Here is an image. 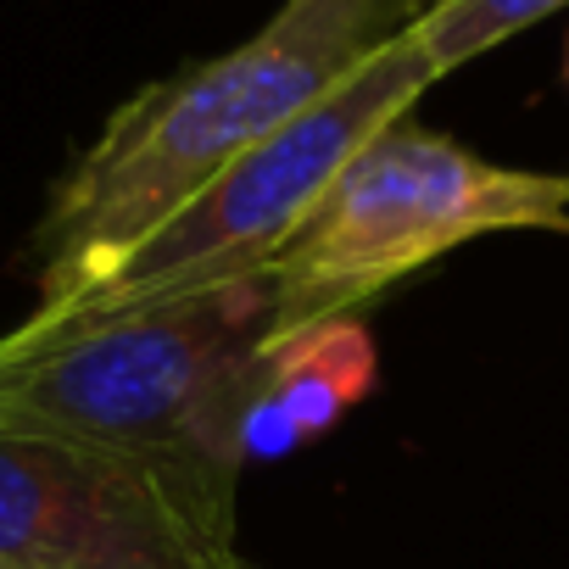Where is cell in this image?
Here are the masks:
<instances>
[{"label":"cell","instance_id":"6da1fadb","mask_svg":"<svg viewBox=\"0 0 569 569\" xmlns=\"http://www.w3.org/2000/svg\"><path fill=\"white\" fill-rule=\"evenodd\" d=\"M436 0H284L234 51L129 96L73 157L34 229L40 308H68L229 162L302 118Z\"/></svg>","mask_w":569,"mask_h":569},{"label":"cell","instance_id":"7a4b0ae2","mask_svg":"<svg viewBox=\"0 0 569 569\" xmlns=\"http://www.w3.org/2000/svg\"><path fill=\"white\" fill-rule=\"evenodd\" d=\"M268 358V273L173 302L29 313L0 336V413L146 458L234 508L240 430Z\"/></svg>","mask_w":569,"mask_h":569},{"label":"cell","instance_id":"3957f363","mask_svg":"<svg viewBox=\"0 0 569 569\" xmlns=\"http://www.w3.org/2000/svg\"><path fill=\"white\" fill-rule=\"evenodd\" d=\"M502 229L569 234V173L486 162L452 134L413 123V112L397 118L268 262L273 352L330 319H358L397 279Z\"/></svg>","mask_w":569,"mask_h":569},{"label":"cell","instance_id":"277c9868","mask_svg":"<svg viewBox=\"0 0 569 569\" xmlns=\"http://www.w3.org/2000/svg\"><path fill=\"white\" fill-rule=\"evenodd\" d=\"M436 84V68L413 46V29L369 57L352 79H341L325 101H313L302 118L273 129L262 146H251L240 162H229L207 190H196L179 212H168L134 251L112 262V273L68 308H140V302H173L218 284H240L268 273V262L284 251L319 196L336 184V173L397 118L419 107V96ZM68 308H34V313H68Z\"/></svg>","mask_w":569,"mask_h":569},{"label":"cell","instance_id":"5b68a950","mask_svg":"<svg viewBox=\"0 0 569 569\" xmlns=\"http://www.w3.org/2000/svg\"><path fill=\"white\" fill-rule=\"evenodd\" d=\"M7 569H251L234 508L168 469L0 413Z\"/></svg>","mask_w":569,"mask_h":569},{"label":"cell","instance_id":"8992f818","mask_svg":"<svg viewBox=\"0 0 569 569\" xmlns=\"http://www.w3.org/2000/svg\"><path fill=\"white\" fill-rule=\"evenodd\" d=\"M375 375H380V358L358 319H330L297 336L291 347H279L268 358L262 391L240 430L246 458H273V452L330 436L375 391Z\"/></svg>","mask_w":569,"mask_h":569},{"label":"cell","instance_id":"52a82bcc","mask_svg":"<svg viewBox=\"0 0 569 569\" xmlns=\"http://www.w3.org/2000/svg\"><path fill=\"white\" fill-rule=\"evenodd\" d=\"M569 0H436V7L413 23V46L436 68V79L458 73L463 62H480L502 40L536 29Z\"/></svg>","mask_w":569,"mask_h":569},{"label":"cell","instance_id":"ba28073f","mask_svg":"<svg viewBox=\"0 0 569 569\" xmlns=\"http://www.w3.org/2000/svg\"><path fill=\"white\" fill-rule=\"evenodd\" d=\"M563 84H569V40H563Z\"/></svg>","mask_w":569,"mask_h":569},{"label":"cell","instance_id":"9c48e42d","mask_svg":"<svg viewBox=\"0 0 569 569\" xmlns=\"http://www.w3.org/2000/svg\"><path fill=\"white\" fill-rule=\"evenodd\" d=\"M0 569H7V563H0Z\"/></svg>","mask_w":569,"mask_h":569}]
</instances>
